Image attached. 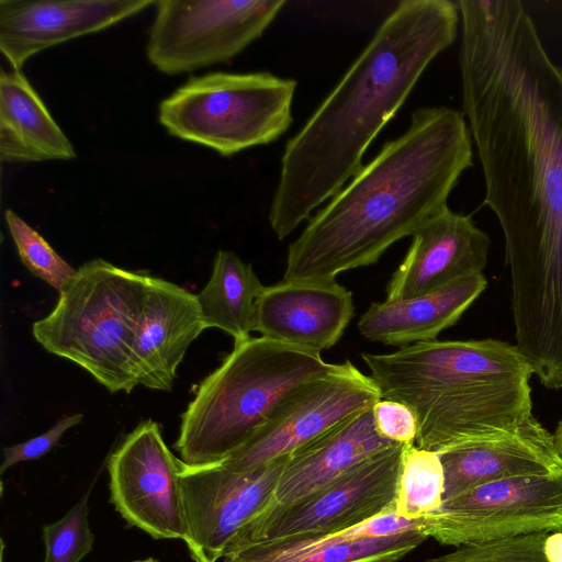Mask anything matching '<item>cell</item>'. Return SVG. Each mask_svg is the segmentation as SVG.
<instances>
[{"label":"cell","mask_w":562,"mask_h":562,"mask_svg":"<svg viewBox=\"0 0 562 562\" xmlns=\"http://www.w3.org/2000/svg\"><path fill=\"white\" fill-rule=\"evenodd\" d=\"M457 5L463 115L504 234L514 325L562 340V67L522 2Z\"/></svg>","instance_id":"cell-1"},{"label":"cell","mask_w":562,"mask_h":562,"mask_svg":"<svg viewBox=\"0 0 562 562\" xmlns=\"http://www.w3.org/2000/svg\"><path fill=\"white\" fill-rule=\"evenodd\" d=\"M449 0H404L291 137L269 210L278 239L308 221L362 168L371 142L402 108L429 64L456 40Z\"/></svg>","instance_id":"cell-2"},{"label":"cell","mask_w":562,"mask_h":562,"mask_svg":"<svg viewBox=\"0 0 562 562\" xmlns=\"http://www.w3.org/2000/svg\"><path fill=\"white\" fill-rule=\"evenodd\" d=\"M464 115L448 106L412 113L408 128L378 153L313 214L289 245L283 280L330 282L345 271L375 263L447 206L472 166Z\"/></svg>","instance_id":"cell-3"},{"label":"cell","mask_w":562,"mask_h":562,"mask_svg":"<svg viewBox=\"0 0 562 562\" xmlns=\"http://www.w3.org/2000/svg\"><path fill=\"white\" fill-rule=\"evenodd\" d=\"M313 352L271 339L234 342L198 386L173 447L188 465L217 464L241 448L294 389L330 368Z\"/></svg>","instance_id":"cell-4"},{"label":"cell","mask_w":562,"mask_h":562,"mask_svg":"<svg viewBox=\"0 0 562 562\" xmlns=\"http://www.w3.org/2000/svg\"><path fill=\"white\" fill-rule=\"evenodd\" d=\"M532 374L514 345L496 339L458 340L430 390L407 404L418 425L414 445L439 454L516 429L532 415Z\"/></svg>","instance_id":"cell-5"},{"label":"cell","mask_w":562,"mask_h":562,"mask_svg":"<svg viewBox=\"0 0 562 562\" xmlns=\"http://www.w3.org/2000/svg\"><path fill=\"white\" fill-rule=\"evenodd\" d=\"M147 276L100 258L83 263L50 313L33 324V337L109 392L131 393L139 385L134 341Z\"/></svg>","instance_id":"cell-6"},{"label":"cell","mask_w":562,"mask_h":562,"mask_svg":"<svg viewBox=\"0 0 562 562\" xmlns=\"http://www.w3.org/2000/svg\"><path fill=\"white\" fill-rule=\"evenodd\" d=\"M296 80L271 72L190 77L159 104L169 135L224 157L280 138L293 122Z\"/></svg>","instance_id":"cell-7"},{"label":"cell","mask_w":562,"mask_h":562,"mask_svg":"<svg viewBox=\"0 0 562 562\" xmlns=\"http://www.w3.org/2000/svg\"><path fill=\"white\" fill-rule=\"evenodd\" d=\"M283 0H159L147 58L166 75L226 63L258 40Z\"/></svg>","instance_id":"cell-8"},{"label":"cell","mask_w":562,"mask_h":562,"mask_svg":"<svg viewBox=\"0 0 562 562\" xmlns=\"http://www.w3.org/2000/svg\"><path fill=\"white\" fill-rule=\"evenodd\" d=\"M408 446L398 443L382 450L310 494L269 507L231 543L334 532L395 510L398 479Z\"/></svg>","instance_id":"cell-9"},{"label":"cell","mask_w":562,"mask_h":562,"mask_svg":"<svg viewBox=\"0 0 562 562\" xmlns=\"http://www.w3.org/2000/svg\"><path fill=\"white\" fill-rule=\"evenodd\" d=\"M423 525L428 538L454 547L562 531V471L477 485L445 501Z\"/></svg>","instance_id":"cell-10"},{"label":"cell","mask_w":562,"mask_h":562,"mask_svg":"<svg viewBox=\"0 0 562 562\" xmlns=\"http://www.w3.org/2000/svg\"><path fill=\"white\" fill-rule=\"evenodd\" d=\"M381 398L372 378L350 360L331 363L286 395L248 441L217 464L246 471L290 454Z\"/></svg>","instance_id":"cell-11"},{"label":"cell","mask_w":562,"mask_h":562,"mask_svg":"<svg viewBox=\"0 0 562 562\" xmlns=\"http://www.w3.org/2000/svg\"><path fill=\"white\" fill-rule=\"evenodd\" d=\"M290 454L246 471L221 464L188 465L180 460L188 525L184 542L195 562L223 558L238 532L271 506Z\"/></svg>","instance_id":"cell-12"},{"label":"cell","mask_w":562,"mask_h":562,"mask_svg":"<svg viewBox=\"0 0 562 562\" xmlns=\"http://www.w3.org/2000/svg\"><path fill=\"white\" fill-rule=\"evenodd\" d=\"M110 501L130 526L154 539L188 538L180 460L159 424L147 419L127 434L108 459Z\"/></svg>","instance_id":"cell-13"},{"label":"cell","mask_w":562,"mask_h":562,"mask_svg":"<svg viewBox=\"0 0 562 562\" xmlns=\"http://www.w3.org/2000/svg\"><path fill=\"white\" fill-rule=\"evenodd\" d=\"M427 538L423 518L391 509L339 531L233 542L223 562H396Z\"/></svg>","instance_id":"cell-14"},{"label":"cell","mask_w":562,"mask_h":562,"mask_svg":"<svg viewBox=\"0 0 562 562\" xmlns=\"http://www.w3.org/2000/svg\"><path fill=\"white\" fill-rule=\"evenodd\" d=\"M411 246L385 288L393 302L437 291L464 277L483 273L491 241L471 216L448 205L413 235Z\"/></svg>","instance_id":"cell-15"},{"label":"cell","mask_w":562,"mask_h":562,"mask_svg":"<svg viewBox=\"0 0 562 562\" xmlns=\"http://www.w3.org/2000/svg\"><path fill=\"white\" fill-rule=\"evenodd\" d=\"M155 0H0V49L13 70L32 56L126 20Z\"/></svg>","instance_id":"cell-16"},{"label":"cell","mask_w":562,"mask_h":562,"mask_svg":"<svg viewBox=\"0 0 562 562\" xmlns=\"http://www.w3.org/2000/svg\"><path fill=\"white\" fill-rule=\"evenodd\" d=\"M355 315L350 290L335 281L263 285L255 310L260 336L318 352L334 347Z\"/></svg>","instance_id":"cell-17"},{"label":"cell","mask_w":562,"mask_h":562,"mask_svg":"<svg viewBox=\"0 0 562 562\" xmlns=\"http://www.w3.org/2000/svg\"><path fill=\"white\" fill-rule=\"evenodd\" d=\"M439 457L443 502L487 482L562 471L553 434L533 415L514 430L460 443Z\"/></svg>","instance_id":"cell-18"},{"label":"cell","mask_w":562,"mask_h":562,"mask_svg":"<svg viewBox=\"0 0 562 562\" xmlns=\"http://www.w3.org/2000/svg\"><path fill=\"white\" fill-rule=\"evenodd\" d=\"M205 329L198 295L148 274L134 341L139 384L170 391L189 346Z\"/></svg>","instance_id":"cell-19"},{"label":"cell","mask_w":562,"mask_h":562,"mask_svg":"<svg viewBox=\"0 0 562 562\" xmlns=\"http://www.w3.org/2000/svg\"><path fill=\"white\" fill-rule=\"evenodd\" d=\"M486 286L484 274L475 273L427 294L373 302L359 318V333L368 340L400 348L436 340L460 319Z\"/></svg>","instance_id":"cell-20"},{"label":"cell","mask_w":562,"mask_h":562,"mask_svg":"<svg viewBox=\"0 0 562 562\" xmlns=\"http://www.w3.org/2000/svg\"><path fill=\"white\" fill-rule=\"evenodd\" d=\"M395 445L378 432L372 407L350 417L290 454L271 506L299 499Z\"/></svg>","instance_id":"cell-21"},{"label":"cell","mask_w":562,"mask_h":562,"mask_svg":"<svg viewBox=\"0 0 562 562\" xmlns=\"http://www.w3.org/2000/svg\"><path fill=\"white\" fill-rule=\"evenodd\" d=\"M74 146L21 70L0 74V160H69Z\"/></svg>","instance_id":"cell-22"},{"label":"cell","mask_w":562,"mask_h":562,"mask_svg":"<svg viewBox=\"0 0 562 562\" xmlns=\"http://www.w3.org/2000/svg\"><path fill=\"white\" fill-rule=\"evenodd\" d=\"M262 284L251 265L235 252L218 250L211 278L198 294L206 328H218L245 340L255 330L256 300Z\"/></svg>","instance_id":"cell-23"},{"label":"cell","mask_w":562,"mask_h":562,"mask_svg":"<svg viewBox=\"0 0 562 562\" xmlns=\"http://www.w3.org/2000/svg\"><path fill=\"white\" fill-rule=\"evenodd\" d=\"M443 495L445 473L439 454L409 445L398 479L395 513L411 520L424 518L441 507Z\"/></svg>","instance_id":"cell-24"},{"label":"cell","mask_w":562,"mask_h":562,"mask_svg":"<svg viewBox=\"0 0 562 562\" xmlns=\"http://www.w3.org/2000/svg\"><path fill=\"white\" fill-rule=\"evenodd\" d=\"M4 218L22 263L32 274L61 291L77 270L12 210L5 211Z\"/></svg>","instance_id":"cell-25"},{"label":"cell","mask_w":562,"mask_h":562,"mask_svg":"<svg viewBox=\"0 0 562 562\" xmlns=\"http://www.w3.org/2000/svg\"><path fill=\"white\" fill-rule=\"evenodd\" d=\"M88 497L89 493L60 519L43 526V562H80L91 552L94 535L88 521Z\"/></svg>","instance_id":"cell-26"},{"label":"cell","mask_w":562,"mask_h":562,"mask_svg":"<svg viewBox=\"0 0 562 562\" xmlns=\"http://www.w3.org/2000/svg\"><path fill=\"white\" fill-rule=\"evenodd\" d=\"M547 536V532H538L473 542L428 562H548L544 554Z\"/></svg>","instance_id":"cell-27"},{"label":"cell","mask_w":562,"mask_h":562,"mask_svg":"<svg viewBox=\"0 0 562 562\" xmlns=\"http://www.w3.org/2000/svg\"><path fill=\"white\" fill-rule=\"evenodd\" d=\"M372 413L375 428L383 438L402 445L415 443L418 425L409 406L381 398L372 406Z\"/></svg>","instance_id":"cell-28"},{"label":"cell","mask_w":562,"mask_h":562,"mask_svg":"<svg viewBox=\"0 0 562 562\" xmlns=\"http://www.w3.org/2000/svg\"><path fill=\"white\" fill-rule=\"evenodd\" d=\"M82 414L77 413L59 419L47 431L31 438L24 442L16 443L3 449V460L0 465V474L12 465L38 459L50 451L63 437V435L71 427L78 425L82 420Z\"/></svg>","instance_id":"cell-29"},{"label":"cell","mask_w":562,"mask_h":562,"mask_svg":"<svg viewBox=\"0 0 562 562\" xmlns=\"http://www.w3.org/2000/svg\"><path fill=\"white\" fill-rule=\"evenodd\" d=\"M548 562H562V531L548 533L544 542Z\"/></svg>","instance_id":"cell-30"},{"label":"cell","mask_w":562,"mask_h":562,"mask_svg":"<svg viewBox=\"0 0 562 562\" xmlns=\"http://www.w3.org/2000/svg\"><path fill=\"white\" fill-rule=\"evenodd\" d=\"M553 438H554V446H555L558 456L562 460V419L560 420V423L557 426V429L553 434Z\"/></svg>","instance_id":"cell-31"},{"label":"cell","mask_w":562,"mask_h":562,"mask_svg":"<svg viewBox=\"0 0 562 562\" xmlns=\"http://www.w3.org/2000/svg\"><path fill=\"white\" fill-rule=\"evenodd\" d=\"M133 562H159L153 558H148V559H144V560H137V561H133Z\"/></svg>","instance_id":"cell-32"}]
</instances>
